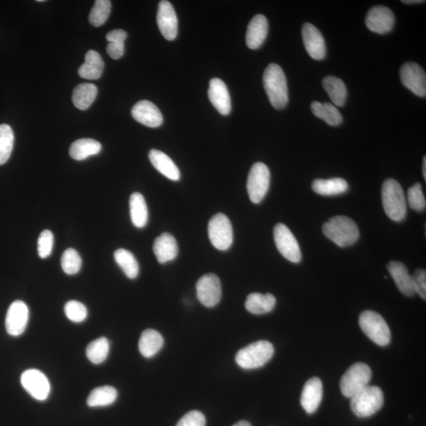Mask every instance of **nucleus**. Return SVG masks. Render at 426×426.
<instances>
[{
  "label": "nucleus",
  "instance_id": "nucleus-49",
  "mask_svg": "<svg viewBox=\"0 0 426 426\" xmlns=\"http://www.w3.org/2000/svg\"><path fill=\"white\" fill-rule=\"evenodd\" d=\"M423 173L424 176V179H426V158H423Z\"/></svg>",
  "mask_w": 426,
  "mask_h": 426
},
{
  "label": "nucleus",
  "instance_id": "nucleus-6",
  "mask_svg": "<svg viewBox=\"0 0 426 426\" xmlns=\"http://www.w3.org/2000/svg\"><path fill=\"white\" fill-rule=\"evenodd\" d=\"M362 331L377 345L386 347L390 344L391 331L382 316L371 310L362 312L360 316Z\"/></svg>",
  "mask_w": 426,
  "mask_h": 426
},
{
  "label": "nucleus",
  "instance_id": "nucleus-38",
  "mask_svg": "<svg viewBox=\"0 0 426 426\" xmlns=\"http://www.w3.org/2000/svg\"><path fill=\"white\" fill-rule=\"evenodd\" d=\"M112 3L109 0H97L90 14V24L95 27H101L110 15Z\"/></svg>",
  "mask_w": 426,
  "mask_h": 426
},
{
  "label": "nucleus",
  "instance_id": "nucleus-37",
  "mask_svg": "<svg viewBox=\"0 0 426 426\" xmlns=\"http://www.w3.org/2000/svg\"><path fill=\"white\" fill-rule=\"evenodd\" d=\"M14 142L12 128L8 124L0 125V165L7 162L12 154Z\"/></svg>",
  "mask_w": 426,
  "mask_h": 426
},
{
  "label": "nucleus",
  "instance_id": "nucleus-29",
  "mask_svg": "<svg viewBox=\"0 0 426 426\" xmlns=\"http://www.w3.org/2000/svg\"><path fill=\"white\" fill-rule=\"evenodd\" d=\"M312 189L316 194L323 196H334L345 193L348 190L347 181L341 178L329 179H315Z\"/></svg>",
  "mask_w": 426,
  "mask_h": 426
},
{
  "label": "nucleus",
  "instance_id": "nucleus-1",
  "mask_svg": "<svg viewBox=\"0 0 426 426\" xmlns=\"http://www.w3.org/2000/svg\"><path fill=\"white\" fill-rule=\"evenodd\" d=\"M264 88L273 108L281 110L287 106L289 96L287 79L281 67L269 64L263 76Z\"/></svg>",
  "mask_w": 426,
  "mask_h": 426
},
{
  "label": "nucleus",
  "instance_id": "nucleus-9",
  "mask_svg": "<svg viewBox=\"0 0 426 426\" xmlns=\"http://www.w3.org/2000/svg\"><path fill=\"white\" fill-rule=\"evenodd\" d=\"M212 246L219 251H227L233 242V228L228 217L223 213L212 216L208 227Z\"/></svg>",
  "mask_w": 426,
  "mask_h": 426
},
{
  "label": "nucleus",
  "instance_id": "nucleus-40",
  "mask_svg": "<svg viewBox=\"0 0 426 426\" xmlns=\"http://www.w3.org/2000/svg\"><path fill=\"white\" fill-rule=\"evenodd\" d=\"M66 318L75 323H81L87 318L88 311L85 305L77 301H70L64 308Z\"/></svg>",
  "mask_w": 426,
  "mask_h": 426
},
{
  "label": "nucleus",
  "instance_id": "nucleus-8",
  "mask_svg": "<svg viewBox=\"0 0 426 426\" xmlns=\"http://www.w3.org/2000/svg\"><path fill=\"white\" fill-rule=\"evenodd\" d=\"M269 186L270 171L267 165L261 162L254 164L247 179L248 195L253 203H261L268 193Z\"/></svg>",
  "mask_w": 426,
  "mask_h": 426
},
{
  "label": "nucleus",
  "instance_id": "nucleus-23",
  "mask_svg": "<svg viewBox=\"0 0 426 426\" xmlns=\"http://www.w3.org/2000/svg\"><path fill=\"white\" fill-rule=\"evenodd\" d=\"M388 270L392 275L398 289L408 297H413L415 293L412 275L404 264L399 262H391L388 264Z\"/></svg>",
  "mask_w": 426,
  "mask_h": 426
},
{
  "label": "nucleus",
  "instance_id": "nucleus-21",
  "mask_svg": "<svg viewBox=\"0 0 426 426\" xmlns=\"http://www.w3.org/2000/svg\"><path fill=\"white\" fill-rule=\"evenodd\" d=\"M153 252L160 264L173 261L178 256L179 247L175 238L169 233H163L155 238Z\"/></svg>",
  "mask_w": 426,
  "mask_h": 426
},
{
  "label": "nucleus",
  "instance_id": "nucleus-2",
  "mask_svg": "<svg viewBox=\"0 0 426 426\" xmlns=\"http://www.w3.org/2000/svg\"><path fill=\"white\" fill-rule=\"evenodd\" d=\"M324 235L340 247L354 245L360 238V229L351 218L337 216L331 218L322 228Z\"/></svg>",
  "mask_w": 426,
  "mask_h": 426
},
{
  "label": "nucleus",
  "instance_id": "nucleus-4",
  "mask_svg": "<svg viewBox=\"0 0 426 426\" xmlns=\"http://www.w3.org/2000/svg\"><path fill=\"white\" fill-rule=\"evenodd\" d=\"M274 354L271 342L260 340L249 344L237 353V364L245 370H253L266 365Z\"/></svg>",
  "mask_w": 426,
  "mask_h": 426
},
{
  "label": "nucleus",
  "instance_id": "nucleus-3",
  "mask_svg": "<svg viewBox=\"0 0 426 426\" xmlns=\"http://www.w3.org/2000/svg\"><path fill=\"white\" fill-rule=\"evenodd\" d=\"M382 204L386 215L393 221L405 219L407 214V200L401 185L397 180L388 179L382 186Z\"/></svg>",
  "mask_w": 426,
  "mask_h": 426
},
{
  "label": "nucleus",
  "instance_id": "nucleus-47",
  "mask_svg": "<svg viewBox=\"0 0 426 426\" xmlns=\"http://www.w3.org/2000/svg\"><path fill=\"white\" fill-rule=\"evenodd\" d=\"M404 3L406 4H414V3H425V1H423V0H405V1H402Z\"/></svg>",
  "mask_w": 426,
  "mask_h": 426
},
{
  "label": "nucleus",
  "instance_id": "nucleus-30",
  "mask_svg": "<svg viewBox=\"0 0 426 426\" xmlns=\"http://www.w3.org/2000/svg\"><path fill=\"white\" fill-rule=\"evenodd\" d=\"M129 211L133 225L138 228H142L147 225L149 211L147 201L142 194L134 193L129 199Z\"/></svg>",
  "mask_w": 426,
  "mask_h": 426
},
{
  "label": "nucleus",
  "instance_id": "nucleus-12",
  "mask_svg": "<svg viewBox=\"0 0 426 426\" xmlns=\"http://www.w3.org/2000/svg\"><path fill=\"white\" fill-rule=\"evenodd\" d=\"M21 383L25 390L35 399L45 401L48 399L51 391L50 383L42 372L35 368L25 371L21 376Z\"/></svg>",
  "mask_w": 426,
  "mask_h": 426
},
{
  "label": "nucleus",
  "instance_id": "nucleus-28",
  "mask_svg": "<svg viewBox=\"0 0 426 426\" xmlns=\"http://www.w3.org/2000/svg\"><path fill=\"white\" fill-rule=\"evenodd\" d=\"M100 142L91 138H82L73 142L69 149L71 158L75 160H86L101 152Z\"/></svg>",
  "mask_w": 426,
  "mask_h": 426
},
{
  "label": "nucleus",
  "instance_id": "nucleus-31",
  "mask_svg": "<svg viewBox=\"0 0 426 426\" xmlns=\"http://www.w3.org/2000/svg\"><path fill=\"white\" fill-rule=\"evenodd\" d=\"M322 85L336 106L345 105L347 90L344 82L334 76H327L322 82Z\"/></svg>",
  "mask_w": 426,
  "mask_h": 426
},
{
  "label": "nucleus",
  "instance_id": "nucleus-20",
  "mask_svg": "<svg viewBox=\"0 0 426 426\" xmlns=\"http://www.w3.org/2000/svg\"><path fill=\"white\" fill-rule=\"evenodd\" d=\"M323 397V384L318 377H313L305 383L301 396V405L306 413L313 414L320 406Z\"/></svg>",
  "mask_w": 426,
  "mask_h": 426
},
{
  "label": "nucleus",
  "instance_id": "nucleus-33",
  "mask_svg": "<svg viewBox=\"0 0 426 426\" xmlns=\"http://www.w3.org/2000/svg\"><path fill=\"white\" fill-rule=\"evenodd\" d=\"M311 110L316 117L323 119L330 126H339L342 122L341 113L330 103L314 101L311 103Z\"/></svg>",
  "mask_w": 426,
  "mask_h": 426
},
{
  "label": "nucleus",
  "instance_id": "nucleus-5",
  "mask_svg": "<svg viewBox=\"0 0 426 426\" xmlns=\"http://www.w3.org/2000/svg\"><path fill=\"white\" fill-rule=\"evenodd\" d=\"M351 408L356 416L368 418L380 410L384 404V393L377 386H367L351 399Z\"/></svg>",
  "mask_w": 426,
  "mask_h": 426
},
{
  "label": "nucleus",
  "instance_id": "nucleus-14",
  "mask_svg": "<svg viewBox=\"0 0 426 426\" xmlns=\"http://www.w3.org/2000/svg\"><path fill=\"white\" fill-rule=\"evenodd\" d=\"M29 318V310L27 305L23 301H15L10 305L5 322L8 334L12 336L22 335L27 329Z\"/></svg>",
  "mask_w": 426,
  "mask_h": 426
},
{
  "label": "nucleus",
  "instance_id": "nucleus-11",
  "mask_svg": "<svg viewBox=\"0 0 426 426\" xmlns=\"http://www.w3.org/2000/svg\"><path fill=\"white\" fill-rule=\"evenodd\" d=\"M197 299L206 308H214L220 303L222 290L219 277L209 273L201 277L196 284Z\"/></svg>",
  "mask_w": 426,
  "mask_h": 426
},
{
  "label": "nucleus",
  "instance_id": "nucleus-24",
  "mask_svg": "<svg viewBox=\"0 0 426 426\" xmlns=\"http://www.w3.org/2000/svg\"><path fill=\"white\" fill-rule=\"evenodd\" d=\"M150 162L160 173L173 181H178L180 179V171L168 155L158 149L150 150L149 153Z\"/></svg>",
  "mask_w": 426,
  "mask_h": 426
},
{
  "label": "nucleus",
  "instance_id": "nucleus-26",
  "mask_svg": "<svg viewBox=\"0 0 426 426\" xmlns=\"http://www.w3.org/2000/svg\"><path fill=\"white\" fill-rule=\"evenodd\" d=\"M277 303V299L272 294L252 293L248 295L245 306L249 313L255 315L268 314Z\"/></svg>",
  "mask_w": 426,
  "mask_h": 426
},
{
  "label": "nucleus",
  "instance_id": "nucleus-35",
  "mask_svg": "<svg viewBox=\"0 0 426 426\" xmlns=\"http://www.w3.org/2000/svg\"><path fill=\"white\" fill-rule=\"evenodd\" d=\"M114 258L129 279H135L139 273V264L131 252L125 249H118L114 253Z\"/></svg>",
  "mask_w": 426,
  "mask_h": 426
},
{
  "label": "nucleus",
  "instance_id": "nucleus-10",
  "mask_svg": "<svg viewBox=\"0 0 426 426\" xmlns=\"http://www.w3.org/2000/svg\"><path fill=\"white\" fill-rule=\"evenodd\" d=\"M274 240L278 251L283 257L293 263H299L302 260V253L292 232L284 223H278L274 227Z\"/></svg>",
  "mask_w": 426,
  "mask_h": 426
},
{
  "label": "nucleus",
  "instance_id": "nucleus-13",
  "mask_svg": "<svg viewBox=\"0 0 426 426\" xmlns=\"http://www.w3.org/2000/svg\"><path fill=\"white\" fill-rule=\"evenodd\" d=\"M403 85L420 97L426 95V75L423 67L415 62H407L400 69Z\"/></svg>",
  "mask_w": 426,
  "mask_h": 426
},
{
  "label": "nucleus",
  "instance_id": "nucleus-45",
  "mask_svg": "<svg viewBox=\"0 0 426 426\" xmlns=\"http://www.w3.org/2000/svg\"><path fill=\"white\" fill-rule=\"evenodd\" d=\"M107 53L113 60L121 59L124 54V43H108L107 46Z\"/></svg>",
  "mask_w": 426,
  "mask_h": 426
},
{
  "label": "nucleus",
  "instance_id": "nucleus-22",
  "mask_svg": "<svg viewBox=\"0 0 426 426\" xmlns=\"http://www.w3.org/2000/svg\"><path fill=\"white\" fill-rule=\"evenodd\" d=\"M268 31V20L262 14H257L249 23L246 41L249 49L255 50L260 48L267 38Z\"/></svg>",
  "mask_w": 426,
  "mask_h": 426
},
{
  "label": "nucleus",
  "instance_id": "nucleus-18",
  "mask_svg": "<svg viewBox=\"0 0 426 426\" xmlns=\"http://www.w3.org/2000/svg\"><path fill=\"white\" fill-rule=\"evenodd\" d=\"M131 115L137 122L151 128L159 127L164 121L160 109L149 101L138 102L132 108Z\"/></svg>",
  "mask_w": 426,
  "mask_h": 426
},
{
  "label": "nucleus",
  "instance_id": "nucleus-7",
  "mask_svg": "<svg viewBox=\"0 0 426 426\" xmlns=\"http://www.w3.org/2000/svg\"><path fill=\"white\" fill-rule=\"evenodd\" d=\"M372 378L371 368L365 363L352 365L340 381V390L347 398H352L368 386Z\"/></svg>",
  "mask_w": 426,
  "mask_h": 426
},
{
  "label": "nucleus",
  "instance_id": "nucleus-34",
  "mask_svg": "<svg viewBox=\"0 0 426 426\" xmlns=\"http://www.w3.org/2000/svg\"><path fill=\"white\" fill-rule=\"evenodd\" d=\"M117 397L118 392L115 388L108 386L99 387L90 392L87 399V404L90 408L110 406L115 403Z\"/></svg>",
  "mask_w": 426,
  "mask_h": 426
},
{
  "label": "nucleus",
  "instance_id": "nucleus-48",
  "mask_svg": "<svg viewBox=\"0 0 426 426\" xmlns=\"http://www.w3.org/2000/svg\"><path fill=\"white\" fill-rule=\"evenodd\" d=\"M233 426H252L251 423L246 422V421H241V422H238Z\"/></svg>",
  "mask_w": 426,
  "mask_h": 426
},
{
  "label": "nucleus",
  "instance_id": "nucleus-25",
  "mask_svg": "<svg viewBox=\"0 0 426 426\" xmlns=\"http://www.w3.org/2000/svg\"><path fill=\"white\" fill-rule=\"evenodd\" d=\"M105 64L100 54L96 51H88L85 57V62L79 69V75L82 79L97 80L100 79L103 74Z\"/></svg>",
  "mask_w": 426,
  "mask_h": 426
},
{
  "label": "nucleus",
  "instance_id": "nucleus-43",
  "mask_svg": "<svg viewBox=\"0 0 426 426\" xmlns=\"http://www.w3.org/2000/svg\"><path fill=\"white\" fill-rule=\"evenodd\" d=\"M205 415L197 410H192L181 418L176 426H205Z\"/></svg>",
  "mask_w": 426,
  "mask_h": 426
},
{
  "label": "nucleus",
  "instance_id": "nucleus-16",
  "mask_svg": "<svg viewBox=\"0 0 426 426\" xmlns=\"http://www.w3.org/2000/svg\"><path fill=\"white\" fill-rule=\"evenodd\" d=\"M158 25L161 34L168 40H173L178 34V19L175 9L168 1H160L158 12Z\"/></svg>",
  "mask_w": 426,
  "mask_h": 426
},
{
  "label": "nucleus",
  "instance_id": "nucleus-17",
  "mask_svg": "<svg viewBox=\"0 0 426 426\" xmlns=\"http://www.w3.org/2000/svg\"><path fill=\"white\" fill-rule=\"evenodd\" d=\"M303 44L311 58L322 60L325 58L327 51L323 36L314 25L305 23L302 29Z\"/></svg>",
  "mask_w": 426,
  "mask_h": 426
},
{
  "label": "nucleus",
  "instance_id": "nucleus-15",
  "mask_svg": "<svg viewBox=\"0 0 426 426\" xmlns=\"http://www.w3.org/2000/svg\"><path fill=\"white\" fill-rule=\"evenodd\" d=\"M394 24V15L392 10L384 6H376L368 10L366 25L368 29L378 34L390 32Z\"/></svg>",
  "mask_w": 426,
  "mask_h": 426
},
{
  "label": "nucleus",
  "instance_id": "nucleus-27",
  "mask_svg": "<svg viewBox=\"0 0 426 426\" xmlns=\"http://www.w3.org/2000/svg\"><path fill=\"white\" fill-rule=\"evenodd\" d=\"M164 345V339L158 331L145 330L139 340V351L145 358H152L157 355Z\"/></svg>",
  "mask_w": 426,
  "mask_h": 426
},
{
  "label": "nucleus",
  "instance_id": "nucleus-32",
  "mask_svg": "<svg viewBox=\"0 0 426 426\" xmlns=\"http://www.w3.org/2000/svg\"><path fill=\"white\" fill-rule=\"evenodd\" d=\"M97 88L90 83H82L73 92L72 101L75 106L84 111L89 108L97 96Z\"/></svg>",
  "mask_w": 426,
  "mask_h": 426
},
{
  "label": "nucleus",
  "instance_id": "nucleus-44",
  "mask_svg": "<svg viewBox=\"0 0 426 426\" xmlns=\"http://www.w3.org/2000/svg\"><path fill=\"white\" fill-rule=\"evenodd\" d=\"M415 293L421 298L426 299V272L424 269H418L412 275Z\"/></svg>",
  "mask_w": 426,
  "mask_h": 426
},
{
  "label": "nucleus",
  "instance_id": "nucleus-39",
  "mask_svg": "<svg viewBox=\"0 0 426 426\" xmlns=\"http://www.w3.org/2000/svg\"><path fill=\"white\" fill-rule=\"evenodd\" d=\"M82 263L79 253L75 249H67L62 253L61 266L66 274L75 275L79 273L82 267Z\"/></svg>",
  "mask_w": 426,
  "mask_h": 426
},
{
  "label": "nucleus",
  "instance_id": "nucleus-42",
  "mask_svg": "<svg viewBox=\"0 0 426 426\" xmlns=\"http://www.w3.org/2000/svg\"><path fill=\"white\" fill-rule=\"evenodd\" d=\"M54 245V236L49 230H45L40 233L38 241V252L40 258H47L53 252Z\"/></svg>",
  "mask_w": 426,
  "mask_h": 426
},
{
  "label": "nucleus",
  "instance_id": "nucleus-36",
  "mask_svg": "<svg viewBox=\"0 0 426 426\" xmlns=\"http://www.w3.org/2000/svg\"><path fill=\"white\" fill-rule=\"evenodd\" d=\"M109 341L101 337L90 342L86 348V356L93 364L100 365L106 360L109 353Z\"/></svg>",
  "mask_w": 426,
  "mask_h": 426
},
{
  "label": "nucleus",
  "instance_id": "nucleus-46",
  "mask_svg": "<svg viewBox=\"0 0 426 426\" xmlns=\"http://www.w3.org/2000/svg\"><path fill=\"white\" fill-rule=\"evenodd\" d=\"M127 38V33L123 29H114L110 31L106 35V39L108 43L121 42L124 43L125 40Z\"/></svg>",
  "mask_w": 426,
  "mask_h": 426
},
{
  "label": "nucleus",
  "instance_id": "nucleus-19",
  "mask_svg": "<svg viewBox=\"0 0 426 426\" xmlns=\"http://www.w3.org/2000/svg\"><path fill=\"white\" fill-rule=\"evenodd\" d=\"M212 105L223 116H227L231 110V102L229 92L225 83L220 79H212L210 82L208 92Z\"/></svg>",
  "mask_w": 426,
  "mask_h": 426
},
{
  "label": "nucleus",
  "instance_id": "nucleus-41",
  "mask_svg": "<svg viewBox=\"0 0 426 426\" xmlns=\"http://www.w3.org/2000/svg\"><path fill=\"white\" fill-rule=\"evenodd\" d=\"M408 201L414 211L422 212L425 209L426 201L422 185L418 183L410 187L408 191Z\"/></svg>",
  "mask_w": 426,
  "mask_h": 426
}]
</instances>
